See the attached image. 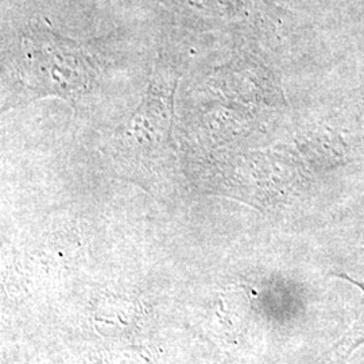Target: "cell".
I'll use <instances>...</instances> for the list:
<instances>
[{"mask_svg":"<svg viewBox=\"0 0 364 364\" xmlns=\"http://www.w3.org/2000/svg\"><path fill=\"white\" fill-rule=\"evenodd\" d=\"M338 277L350 281L351 284L359 287L363 293V301L360 304L356 321L351 326V329L346 333V336L340 340V343L336 347V352H338V355L341 356V359H347V358H350L352 352L364 344V282L352 279L351 277L344 275V274H338Z\"/></svg>","mask_w":364,"mask_h":364,"instance_id":"3","label":"cell"},{"mask_svg":"<svg viewBox=\"0 0 364 364\" xmlns=\"http://www.w3.org/2000/svg\"><path fill=\"white\" fill-rule=\"evenodd\" d=\"M173 90L161 88L156 82L150 87L147 99L124 130V144L131 150L141 151L146 156L149 151H156L158 144L169 139L170 105Z\"/></svg>","mask_w":364,"mask_h":364,"instance_id":"2","label":"cell"},{"mask_svg":"<svg viewBox=\"0 0 364 364\" xmlns=\"http://www.w3.org/2000/svg\"><path fill=\"white\" fill-rule=\"evenodd\" d=\"M34 77L48 93H57L66 99H75L90 88L91 69L87 58L70 46H49V50H37L31 58Z\"/></svg>","mask_w":364,"mask_h":364,"instance_id":"1","label":"cell"}]
</instances>
